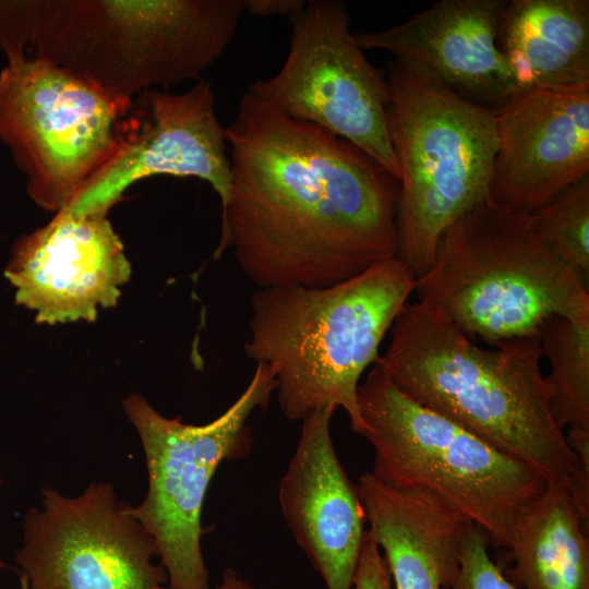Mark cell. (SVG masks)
Segmentation results:
<instances>
[{
	"instance_id": "cell-1",
	"label": "cell",
	"mask_w": 589,
	"mask_h": 589,
	"mask_svg": "<svg viewBox=\"0 0 589 589\" xmlns=\"http://www.w3.org/2000/svg\"><path fill=\"white\" fill-rule=\"evenodd\" d=\"M225 135L231 191L214 259L231 245L260 288H321L397 256L399 182L359 148L249 92Z\"/></svg>"
},
{
	"instance_id": "cell-2",
	"label": "cell",
	"mask_w": 589,
	"mask_h": 589,
	"mask_svg": "<svg viewBox=\"0 0 589 589\" xmlns=\"http://www.w3.org/2000/svg\"><path fill=\"white\" fill-rule=\"evenodd\" d=\"M244 0H0V50L112 99L196 79L229 46Z\"/></svg>"
},
{
	"instance_id": "cell-3",
	"label": "cell",
	"mask_w": 589,
	"mask_h": 589,
	"mask_svg": "<svg viewBox=\"0 0 589 589\" xmlns=\"http://www.w3.org/2000/svg\"><path fill=\"white\" fill-rule=\"evenodd\" d=\"M390 329L375 364L404 394L570 490L577 458L551 414L539 332L482 348L420 302Z\"/></svg>"
},
{
	"instance_id": "cell-4",
	"label": "cell",
	"mask_w": 589,
	"mask_h": 589,
	"mask_svg": "<svg viewBox=\"0 0 589 589\" xmlns=\"http://www.w3.org/2000/svg\"><path fill=\"white\" fill-rule=\"evenodd\" d=\"M417 278L398 256L333 286L260 288L251 299L245 354L274 374L283 414L341 408L362 434L358 387L408 303Z\"/></svg>"
},
{
	"instance_id": "cell-5",
	"label": "cell",
	"mask_w": 589,
	"mask_h": 589,
	"mask_svg": "<svg viewBox=\"0 0 589 589\" xmlns=\"http://www.w3.org/2000/svg\"><path fill=\"white\" fill-rule=\"evenodd\" d=\"M414 291L431 312L492 346L538 333L553 315L589 327L588 287L549 250L531 214L490 200L444 231Z\"/></svg>"
},
{
	"instance_id": "cell-6",
	"label": "cell",
	"mask_w": 589,
	"mask_h": 589,
	"mask_svg": "<svg viewBox=\"0 0 589 589\" xmlns=\"http://www.w3.org/2000/svg\"><path fill=\"white\" fill-rule=\"evenodd\" d=\"M387 82L388 130L400 171L397 256L419 278L444 231L489 200L496 109L462 97L411 62L395 60Z\"/></svg>"
},
{
	"instance_id": "cell-7",
	"label": "cell",
	"mask_w": 589,
	"mask_h": 589,
	"mask_svg": "<svg viewBox=\"0 0 589 589\" xmlns=\"http://www.w3.org/2000/svg\"><path fill=\"white\" fill-rule=\"evenodd\" d=\"M358 404L377 480L431 491L508 550L522 513L549 483L538 469L416 402L375 363Z\"/></svg>"
},
{
	"instance_id": "cell-8",
	"label": "cell",
	"mask_w": 589,
	"mask_h": 589,
	"mask_svg": "<svg viewBox=\"0 0 589 589\" xmlns=\"http://www.w3.org/2000/svg\"><path fill=\"white\" fill-rule=\"evenodd\" d=\"M275 387L272 371L256 363L237 400L202 425L164 417L140 394L123 399L148 476L146 496L133 513L155 540L170 589H211L201 546L205 496L219 465L249 452V417L266 407Z\"/></svg>"
},
{
	"instance_id": "cell-9",
	"label": "cell",
	"mask_w": 589,
	"mask_h": 589,
	"mask_svg": "<svg viewBox=\"0 0 589 589\" xmlns=\"http://www.w3.org/2000/svg\"><path fill=\"white\" fill-rule=\"evenodd\" d=\"M133 104L64 70L13 59L0 72V141L41 208H65L117 154Z\"/></svg>"
},
{
	"instance_id": "cell-10",
	"label": "cell",
	"mask_w": 589,
	"mask_h": 589,
	"mask_svg": "<svg viewBox=\"0 0 589 589\" xmlns=\"http://www.w3.org/2000/svg\"><path fill=\"white\" fill-rule=\"evenodd\" d=\"M289 21L285 63L273 76L250 84L248 92L347 141L399 180L388 130V82L357 44L346 4L308 1Z\"/></svg>"
},
{
	"instance_id": "cell-11",
	"label": "cell",
	"mask_w": 589,
	"mask_h": 589,
	"mask_svg": "<svg viewBox=\"0 0 589 589\" xmlns=\"http://www.w3.org/2000/svg\"><path fill=\"white\" fill-rule=\"evenodd\" d=\"M22 530L14 561L29 589H170L155 540L108 482L43 489Z\"/></svg>"
},
{
	"instance_id": "cell-12",
	"label": "cell",
	"mask_w": 589,
	"mask_h": 589,
	"mask_svg": "<svg viewBox=\"0 0 589 589\" xmlns=\"http://www.w3.org/2000/svg\"><path fill=\"white\" fill-rule=\"evenodd\" d=\"M145 119H132L112 159L63 211L84 216L107 214L134 182L156 175L195 177L217 192L221 212L231 191V167L225 128L219 123L209 83L183 93H141Z\"/></svg>"
},
{
	"instance_id": "cell-13",
	"label": "cell",
	"mask_w": 589,
	"mask_h": 589,
	"mask_svg": "<svg viewBox=\"0 0 589 589\" xmlns=\"http://www.w3.org/2000/svg\"><path fill=\"white\" fill-rule=\"evenodd\" d=\"M4 276L37 323L94 322L98 306L117 305L131 264L107 214L62 209L15 241Z\"/></svg>"
},
{
	"instance_id": "cell-14",
	"label": "cell",
	"mask_w": 589,
	"mask_h": 589,
	"mask_svg": "<svg viewBox=\"0 0 589 589\" xmlns=\"http://www.w3.org/2000/svg\"><path fill=\"white\" fill-rule=\"evenodd\" d=\"M489 200L533 214L589 175V84L520 92L496 108Z\"/></svg>"
},
{
	"instance_id": "cell-15",
	"label": "cell",
	"mask_w": 589,
	"mask_h": 589,
	"mask_svg": "<svg viewBox=\"0 0 589 589\" xmlns=\"http://www.w3.org/2000/svg\"><path fill=\"white\" fill-rule=\"evenodd\" d=\"M335 411L324 407L302 419L278 501L287 527L326 588L352 589L366 517L333 444L329 424Z\"/></svg>"
},
{
	"instance_id": "cell-16",
	"label": "cell",
	"mask_w": 589,
	"mask_h": 589,
	"mask_svg": "<svg viewBox=\"0 0 589 589\" xmlns=\"http://www.w3.org/2000/svg\"><path fill=\"white\" fill-rule=\"evenodd\" d=\"M506 0H441L388 28L354 35L364 49L419 64L462 97L496 109L518 94L497 47Z\"/></svg>"
},
{
	"instance_id": "cell-17",
	"label": "cell",
	"mask_w": 589,
	"mask_h": 589,
	"mask_svg": "<svg viewBox=\"0 0 589 589\" xmlns=\"http://www.w3.org/2000/svg\"><path fill=\"white\" fill-rule=\"evenodd\" d=\"M356 486L394 589H450L469 520L431 491L392 486L371 472Z\"/></svg>"
},
{
	"instance_id": "cell-18",
	"label": "cell",
	"mask_w": 589,
	"mask_h": 589,
	"mask_svg": "<svg viewBox=\"0 0 589 589\" xmlns=\"http://www.w3.org/2000/svg\"><path fill=\"white\" fill-rule=\"evenodd\" d=\"M496 39L519 93L589 84L588 0L507 1Z\"/></svg>"
},
{
	"instance_id": "cell-19",
	"label": "cell",
	"mask_w": 589,
	"mask_h": 589,
	"mask_svg": "<svg viewBox=\"0 0 589 589\" xmlns=\"http://www.w3.org/2000/svg\"><path fill=\"white\" fill-rule=\"evenodd\" d=\"M508 550L524 589H589L588 531L564 482H549L525 509Z\"/></svg>"
},
{
	"instance_id": "cell-20",
	"label": "cell",
	"mask_w": 589,
	"mask_h": 589,
	"mask_svg": "<svg viewBox=\"0 0 589 589\" xmlns=\"http://www.w3.org/2000/svg\"><path fill=\"white\" fill-rule=\"evenodd\" d=\"M551 414L560 429L589 430V327L553 315L539 328Z\"/></svg>"
},
{
	"instance_id": "cell-21",
	"label": "cell",
	"mask_w": 589,
	"mask_h": 589,
	"mask_svg": "<svg viewBox=\"0 0 589 589\" xmlns=\"http://www.w3.org/2000/svg\"><path fill=\"white\" fill-rule=\"evenodd\" d=\"M549 250L588 287L589 175L531 214Z\"/></svg>"
},
{
	"instance_id": "cell-22",
	"label": "cell",
	"mask_w": 589,
	"mask_h": 589,
	"mask_svg": "<svg viewBox=\"0 0 589 589\" xmlns=\"http://www.w3.org/2000/svg\"><path fill=\"white\" fill-rule=\"evenodd\" d=\"M489 543L483 530L469 521L461 541L459 569L450 589H518L491 558Z\"/></svg>"
},
{
	"instance_id": "cell-23",
	"label": "cell",
	"mask_w": 589,
	"mask_h": 589,
	"mask_svg": "<svg viewBox=\"0 0 589 589\" xmlns=\"http://www.w3.org/2000/svg\"><path fill=\"white\" fill-rule=\"evenodd\" d=\"M352 589H394L386 560L368 531L353 574Z\"/></svg>"
},
{
	"instance_id": "cell-24",
	"label": "cell",
	"mask_w": 589,
	"mask_h": 589,
	"mask_svg": "<svg viewBox=\"0 0 589 589\" xmlns=\"http://www.w3.org/2000/svg\"><path fill=\"white\" fill-rule=\"evenodd\" d=\"M301 0H244V13L256 16L283 14L290 16L303 7Z\"/></svg>"
},
{
	"instance_id": "cell-25",
	"label": "cell",
	"mask_w": 589,
	"mask_h": 589,
	"mask_svg": "<svg viewBox=\"0 0 589 589\" xmlns=\"http://www.w3.org/2000/svg\"><path fill=\"white\" fill-rule=\"evenodd\" d=\"M215 589H255L247 579H244L233 568L224 570L220 582Z\"/></svg>"
},
{
	"instance_id": "cell-26",
	"label": "cell",
	"mask_w": 589,
	"mask_h": 589,
	"mask_svg": "<svg viewBox=\"0 0 589 589\" xmlns=\"http://www.w3.org/2000/svg\"><path fill=\"white\" fill-rule=\"evenodd\" d=\"M19 589H29L25 576L19 573Z\"/></svg>"
},
{
	"instance_id": "cell-27",
	"label": "cell",
	"mask_w": 589,
	"mask_h": 589,
	"mask_svg": "<svg viewBox=\"0 0 589 589\" xmlns=\"http://www.w3.org/2000/svg\"><path fill=\"white\" fill-rule=\"evenodd\" d=\"M2 483V478H1V473H0V485ZM7 567V564L4 563V561L1 558V555H0V574L1 572Z\"/></svg>"
}]
</instances>
